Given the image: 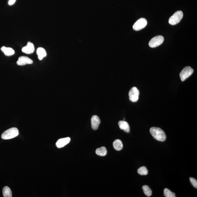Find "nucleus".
<instances>
[{
	"label": "nucleus",
	"mask_w": 197,
	"mask_h": 197,
	"mask_svg": "<svg viewBox=\"0 0 197 197\" xmlns=\"http://www.w3.org/2000/svg\"><path fill=\"white\" fill-rule=\"evenodd\" d=\"M190 181L192 185L196 188H197V181L196 179L190 178H189Z\"/></svg>",
	"instance_id": "412c9836"
},
{
	"label": "nucleus",
	"mask_w": 197,
	"mask_h": 197,
	"mask_svg": "<svg viewBox=\"0 0 197 197\" xmlns=\"http://www.w3.org/2000/svg\"><path fill=\"white\" fill-rule=\"evenodd\" d=\"M193 72V69L189 66L186 67L182 69L180 74L181 81H183L191 76Z\"/></svg>",
	"instance_id": "20e7f679"
},
{
	"label": "nucleus",
	"mask_w": 197,
	"mask_h": 197,
	"mask_svg": "<svg viewBox=\"0 0 197 197\" xmlns=\"http://www.w3.org/2000/svg\"><path fill=\"white\" fill-rule=\"evenodd\" d=\"M152 136L158 141H165L167 139L165 133L159 127H152L150 130Z\"/></svg>",
	"instance_id": "f257e3e1"
},
{
	"label": "nucleus",
	"mask_w": 197,
	"mask_h": 197,
	"mask_svg": "<svg viewBox=\"0 0 197 197\" xmlns=\"http://www.w3.org/2000/svg\"><path fill=\"white\" fill-rule=\"evenodd\" d=\"M33 63V60L26 56L20 57L18 58L16 64L18 65L23 66L27 64H30Z\"/></svg>",
	"instance_id": "6e6552de"
},
{
	"label": "nucleus",
	"mask_w": 197,
	"mask_h": 197,
	"mask_svg": "<svg viewBox=\"0 0 197 197\" xmlns=\"http://www.w3.org/2000/svg\"><path fill=\"white\" fill-rule=\"evenodd\" d=\"M129 99L133 102L138 101L139 97L140 92L137 87H134L130 89L129 92Z\"/></svg>",
	"instance_id": "423d86ee"
},
{
	"label": "nucleus",
	"mask_w": 197,
	"mask_h": 197,
	"mask_svg": "<svg viewBox=\"0 0 197 197\" xmlns=\"http://www.w3.org/2000/svg\"><path fill=\"white\" fill-rule=\"evenodd\" d=\"M16 0H9V4L10 5H13L15 3Z\"/></svg>",
	"instance_id": "4be33fe9"
},
{
	"label": "nucleus",
	"mask_w": 197,
	"mask_h": 197,
	"mask_svg": "<svg viewBox=\"0 0 197 197\" xmlns=\"http://www.w3.org/2000/svg\"><path fill=\"white\" fill-rule=\"evenodd\" d=\"M164 196L166 197H176L175 193L172 192L169 189L165 188L164 189Z\"/></svg>",
	"instance_id": "aec40b11"
},
{
	"label": "nucleus",
	"mask_w": 197,
	"mask_h": 197,
	"mask_svg": "<svg viewBox=\"0 0 197 197\" xmlns=\"http://www.w3.org/2000/svg\"><path fill=\"white\" fill-rule=\"evenodd\" d=\"M96 153L100 156H105L107 154V150L105 147H102L96 150Z\"/></svg>",
	"instance_id": "dca6fc26"
},
{
	"label": "nucleus",
	"mask_w": 197,
	"mask_h": 197,
	"mask_svg": "<svg viewBox=\"0 0 197 197\" xmlns=\"http://www.w3.org/2000/svg\"><path fill=\"white\" fill-rule=\"evenodd\" d=\"M114 148L117 151H120L123 149V145L121 140H115L113 143Z\"/></svg>",
	"instance_id": "2eb2a0df"
},
{
	"label": "nucleus",
	"mask_w": 197,
	"mask_h": 197,
	"mask_svg": "<svg viewBox=\"0 0 197 197\" xmlns=\"http://www.w3.org/2000/svg\"><path fill=\"white\" fill-rule=\"evenodd\" d=\"M3 195L4 197H12V194L10 188L7 186H5L3 189Z\"/></svg>",
	"instance_id": "f3484780"
},
{
	"label": "nucleus",
	"mask_w": 197,
	"mask_h": 197,
	"mask_svg": "<svg viewBox=\"0 0 197 197\" xmlns=\"http://www.w3.org/2000/svg\"><path fill=\"white\" fill-rule=\"evenodd\" d=\"M147 19L141 18L137 21L133 26V29L136 31H139L145 27L147 25Z\"/></svg>",
	"instance_id": "0eeeda50"
},
{
	"label": "nucleus",
	"mask_w": 197,
	"mask_h": 197,
	"mask_svg": "<svg viewBox=\"0 0 197 197\" xmlns=\"http://www.w3.org/2000/svg\"><path fill=\"white\" fill-rule=\"evenodd\" d=\"M36 54L38 56V58L40 60H41L43 59L44 57L47 56V54L46 51L44 49L43 47H38L36 50Z\"/></svg>",
	"instance_id": "4468645a"
},
{
	"label": "nucleus",
	"mask_w": 197,
	"mask_h": 197,
	"mask_svg": "<svg viewBox=\"0 0 197 197\" xmlns=\"http://www.w3.org/2000/svg\"><path fill=\"white\" fill-rule=\"evenodd\" d=\"M1 50L5 55L7 56H12L15 54L14 49L11 47H1Z\"/></svg>",
	"instance_id": "ddd939ff"
},
{
	"label": "nucleus",
	"mask_w": 197,
	"mask_h": 197,
	"mask_svg": "<svg viewBox=\"0 0 197 197\" xmlns=\"http://www.w3.org/2000/svg\"><path fill=\"white\" fill-rule=\"evenodd\" d=\"M70 141L71 138L69 137L60 139L56 142V147L58 148H61L65 147V145L68 144Z\"/></svg>",
	"instance_id": "9d476101"
},
{
	"label": "nucleus",
	"mask_w": 197,
	"mask_h": 197,
	"mask_svg": "<svg viewBox=\"0 0 197 197\" xmlns=\"http://www.w3.org/2000/svg\"><path fill=\"white\" fill-rule=\"evenodd\" d=\"M142 189L145 194L147 197H150L152 195V191L148 186L143 185L142 187Z\"/></svg>",
	"instance_id": "a211bd4d"
},
{
	"label": "nucleus",
	"mask_w": 197,
	"mask_h": 197,
	"mask_svg": "<svg viewBox=\"0 0 197 197\" xmlns=\"http://www.w3.org/2000/svg\"><path fill=\"white\" fill-rule=\"evenodd\" d=\"M118 125L120 129L124 130L125 132L127 133L130 132V127L127 122L124 120H120L118 122Z\"/></svg>",
	"instance_id": "f8f14e48"
},
{
	"label": "nucleus",
	"mask_w": 197,
	"mask_h": 197,
	"mask_svg": "<svg viewBox=\"0 0 197 197\" xmlns=\"http://www.w3.org/2000/svg\"><path fill=\"white\" fill-rule=\"evenodd\" d=\"M137 172L140 175H147L148 173L147 168L145 167H140L138 170Z\"/></svg>",
	"instance_id": "6ab92c4d"
},
{
	"label": "nucleus",
	"mask_w": 197,
	"mask_h": 197,
	"mask_svg": "<svg viewBox=\"0 0 197 197\" xmlns=\"http://www.w3.org/2000/svg\"><path fill=\"white\" fill-rule=\"evenodd\" d=\"M164 41V38L162 36H154L149 41V47L152 48L156 47L161 45Z\"/></svg>",
	"instance_id": "39448f33"
},
{
	"label": "nucleus",
	"mask_w": 197,
	"mask_h": 197,
	"mask_svg": "<svg viewBox=\"0 0 197 197\" xmlns=\"http://www.w3.org/2000/svg\"><path fill=\"white\" fill-rule=\"evenodd\" d=\"M183 16V12L181 11H177L170 18L169 23L171 25H174L179 23Z\"/></svg>",
	"instance_id": "7ed1b4c3"
},
{
	"label": "nucleus",
	"mask_w": 197,
	"mask_h": 197,
	"mask_svg": "<svg viewBox=\"0 0 197 197\" xmlns=\"http://www.w3.org/2000/svg\"><path fill=\"white\" fill-rule=\"evenodd\" d=\"M18 135V130L16 127H12L4 131L2 134L1 137L3 140H9L16 137Z\"/></svg>",
	"instance_id": "f03ea898"
},
{
	"label": "nucleus",
	"mask_w": 197,
	"mask_h": 197,
	"mask_svg": "<svg viewBox=\"0 0 197 197\" xmlns=\"http://www.w3.org/2000/svg\"><path fill=\"white\" fill-rule=\"evenodd\" d=\"M91 126L94 130L98 129L100 123V118L98 116H94L91 119Z\"/></svg>",
	"instance_id": "9b49d317"
},
{
	"label": "nucleus",
	"mask_w": 197,
	"mask_h": 197,
	"mask_svg": "<svg viewBox=\"0 0 197 197\" xmlns=\"http://www.w3.org/2000/svg\"><path fill=\"white\" fill-rule=\"evenodd\" d=\"M35 50L34 46L33 44L30 42H28L26 46L22 48V52L27 54H33Z\"/></svg>",
	"instance_id": "1a4fd4ad"
}]
</instances>
